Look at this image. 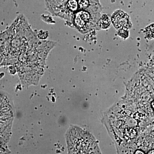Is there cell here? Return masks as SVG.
Instances as JSON below:
<instances>
[{"mask_svg": "<svg viewBox=\"0 0 154 154\" xmlns=\"http://www.w3.org/2000/svg\"><path fill=\"white\" fill-rule=\"evenodd\" d=\"M66 140L69 153H101L95 138L78 127L71 126L69 128Z\"/></svg>", "mask_w": 154, "mask_h": 154, "instance_id": "1", "label": "cell"}, {"mask_svg": "<svg viewBox=\"0 0 154 154\" xmlns=\"http://www.w3.org/2000/svg\"><path fill=\"white\" fill-rule=\"evenodd\" d=\"M111 22L116 28L119 29L121 28L128 30L130 28L129 16L124 11H117L113 13Z\"/></svg>", "mask_w": 154, "mask_h": 154, "instance_id": "2", "label": "cell"}, {"mask_svg": "<svg viewBox=\"0 0 154 154\" xmlns=\"http://www.w3.org/2000/svg\"><path fill=\"white\" fill-rule=\"evenodd\" d=\"M91 16L88 11L85 10H79L76 12L74 17L75 25L78 29L85 28L89 22Z\"/></svg>", "mask_w": 154, "mask_h": 154, "instance_id": "3", "label": "cell"}, {"mask_svg": "<svg viewBox=\"0 0 154 154\" xmlns=\"http://www.w3.org/2000/svg\"><path fill=\"white\" fill-rule=\"evenodd\" d=\"M111 23V19L110 16L107 14H104L99 20V25L102 29H106L110 27Z\"/></svg>", "mask_w": 154, "mask_h": 154, "instance_id": "4", "label": "cell"}, {"mask_svg": "<svg viewBox=\"0 0 154 154\" xmlns=\"http://www.w3.org/2000/svg\"><path fill=\"white\" fill-rule=\"evenodd\" d=\"M145 34L146 38L149 40L154 38V23L151 24L146 28Z\"/></svg>", "mask_w": 154, "mask_h": 154, "instance_id": "5", "label": "cell"}, {"mask_svg": "<svg viewBox=\"0 0 154 154\" xmlns=\"http://www.w3.org/2000/svg\"><path fill=\"white\" fill-rule=\"evenodd\" d=\"M118 34L120 37L124 38H127L129 36V32L128 30L123 28L119 29Z\"/></svg>", "mask_w": 154, "mask_h": 154, "instance_id": "6", "label": "cell"}, {"mask_svg": "<svg viewBox=\"0 0 154 154\" xmlns=\"http://www.w3.org/2000/svg\"><path fill=\"white\" fill-rule=\"evenodd\" d=\"M135 154H144V152L142 151L141 150H137L135 152Z\"/></svg>", "mask_w": 154, "mask_h": 154, "instance_id": "7", "label": "cell"}, {"mask_svg": "<svg viewBox=\"0 0 154 154\" xmlns=\"http://www.w3.org/2000/svg\"><path fill=\"white\" fill-rule=\"evenodd\" d=\"M148 154H154V149L150 150L148 152Z\"/></svg>", "mask_w": 154, "mask_h": 154, "instance_id": "8", "label": "cell"}, {"mask_svg": "<svg viewBox=\"0 0 154 154\" xmlns=\"http://www.w3.org/2000/svg\"><path fill=\"white\" fill-rule=\"evenodd\" d=\"M152 107L153 109V110H154V100L152 102Z\"/></svg>", "mask_w": 154, "mask_h": 154, "instance_id": "9", "label": "cell"}]
</instances>
